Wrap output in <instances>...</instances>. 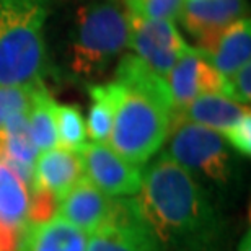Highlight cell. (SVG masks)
<instances>
[{
    "mask_svg": "<svg viewBox=\"0 0 251 251\" xmlns=\"http://www.w3.org/2000/svg\"><path fill=\"white\" fill-rule=\"evenodd\" d=\"M135 201L163 251L217 248L222 233L217 210L198 179L165 152L142 170Z\"/></svg>",
    "mask_w": 251,
    "mask_h": 251,
    "instance_id": "obj_1",
    "label": "cell"
},
{
    "mask_svg": "<svg viewBox=\"0 0 251 251\" xmlns=\"http://www.w3.org/2000/svg\"><path fill=\"white\" fill-rule=\"evenodd\" d=\"M114 82L124 93L106 144L134 165L147 163L168 139L173 101L167 80L153 72L135 54L119 61Z\"/></svg>",
    "mask_w": 251,
    "mask_h": 251,
    "instance_id": "obj_2",
    "label": "cell"
},
{
    "mask_svg": "<svg viewBox=\"0 0 251 251\" xmlns=\"http://www.w3.org/2000/svg\"><path fill=\"white\" fill-rule=\"evenodd\" d=\"M51 0H0V85L31 87L48 72Z\"/></svg>",
    "mask_w": 251,
    "mask_h": 251,
    "instance_id": "obj_3",
    "label": "cell"
},
{
    "mask_svg": "<svg viewBox=\"0 0 251 251\" xmlns=\"http://www.w3.org/2000/svg\"><path fill=\"white\" fill-rule=\"evenodd\" d=\"M129 13L116 0H90L75 12L67 59L72 72L95 77L129 48Z\"/></svg>",
    "mask_w": 251,
    "mask_h": 251,
    "instance_id": "obj_4",
    "label": "cell"
},
{
    "mask_svg": "<svg viewBox=\"0 0 251 251\" xmlns=\"http://www.w3.org/2000/svg\"><path fill=\"white\" fill-rule=\"evenodd\" d=\"M168 137V152L165 153L189 175L222 186L232 181V153L222 134L175 116Z\"/></svg>",
    "mask_w": 251,
    "mask_h": 251,
    "instance_id": "obj_5",
    "label": "cell"
},
{
    "mask_svg": "<svg viewBox=\"0 0 251 251\" xmlns=\"http://www.w3.org/2000/svg\"><path fill=\"white\" fill-rule=\"evenodd\" d=\"M87 251H163L135 198H113L108 222L87 240Z\"/></svg>",
    "mask_w": 251,
    "mask_h": 251,
    "instance_id": "obj_6",
    "label": "cell"
},
{
    "mask_svg": "<svg viewBox=\"0 0 251 251\" xmlns=\"http://www.w3.org/2000/svg\"><path fill=\"white\" fill-rule=\"evenodd\" d=\"M129 48L140 61L162 77H167L189 48L175 22L149 20L129 13Z\"/></svg>",
    "mask_w": 251,
    "mask_h": 251,
    "instance_id": "obj_7",
    "label": "cell"
},
{
    "mask_svg": "<svg viewBox=\"0 0 251 251\" xmlns=\"http://www.w3.org/2000/svg\"><path fill=\"white\" fill-rule=\"evenodd\" d=\"M83 175L109 198L135 196L142 183V170L123 158L106 142H88L78 152Z\"/></svg>",
    "mask_w": 251,
    "mask_h": 251,
    "instance_id": "obj_8",
    "label": "cell"
},
{
    "mask_svg": "<svg viewBox=\"0 0 251 251\" xmlns=\"http://www.w3.org/2000/svg\"><path fill=\"white\" fill-rule=\"evenodd\" d=\"M245 0H184L179 22L194 36L204 56L212 52L220 34L245 17Z\"/></svg>",
    "mask_w": 251,
    "mask_h": 251,
    "instance_id": "obj_9",
    "label": "cell"
},
{
    "mask_svg": "<svg viewBox=\"0 0 251 251\" xmlns=\"http://www.w3.org/2000/svg\"><path fill=\"white\" fill-rule=\"evenodd\" d=\"M167 85L172 95L175 113L181 111L198 97L222 92L224 77L212 67L198 48L189 46L167 74Z\"/></svg>",
    "mask_w": 251,
    "mask_h": 251,
    "instance_id": "obj_10",
    "label": "cell"
},
{
    "mask_svg": "<svg viewBox=\"0 0 251 251\" xmlns=\"http://www.w3.org/2000/svg\"><path fill=\"white\" fill-rule=\"evenodd\" d=\"M111 207L113 198L101 193L83 175L57 202L56 214L80 228L85 235H92L108 222Z\"/></svg>",
    "mask_w": 251,
    "mask_h": 251,
    "instance_id": "obj_11",
    "label": "cell"
},
{
    "mask_svg": "<svg viewBox=\"0 0 251 251\" xmlns=\"http://www.w3.org/2000/svg\"><path fill=\"white\" fill-rule=\"evenodd\" d=\"M82 176L83 168L78 152L56 147L41 152L34 163L36 186L46 189L57 202Z\"/></svg>",
    "mask_w": 251,
    "mask_h": 251,
    "instance_id": "obj_12",
    "label": "cell"
},
{
    "mask_svg": "<svg viewBox=\"0 0 251 251\" xmlns=\"http://www.w3.org/2000/svg\"><path fill=\"white\" fill-rule=\"evenodd\" d=\"M18 251H87V235L56 214L46 222L25 225Z\"/></svg>",
    "mask_w": 251,
    "mask_h": 251,
    "instance_id": "obj_13",
    "label": "cell"
},
{
    "mask_svg": "<svg viewBox=\"0 0 251 251\" xmlns=\"http://www.w3.org/2000/svg\"><path fill=\"white\" fill-rule=\"evenodd\" d=\"M248 114H251L248 104L232 101L222 93H207L193 100L186 108L175 113L173 118H183L186 121L205 126L215 132L224 134L228 127H232Z\"/></svg>",
    "mask_w": 251,
    "mask_h": 251,
    "instance_id": "obj_14",
    "label": "cell"
},
{
    "mask_svg": "<svg viewBox=\"0 0 251 251\" xmlns=\"http://www.w3.org/2000/svg\"><path fill=\"white\" fill-rule=\"evenodd\" d=\"M207 61L222 75H232L250 64L251 59V22L248 17L238 18L220 34L212 52L207 54Z\"/></svg>",
    "mask_w": 251,
    "mask_h": 251,
    "instance_id": "obj_15",
    "label": "cell"
},
{
    "mask_svg": "<svg viewBox=\"0 0 251 251\" xmlns=\"http://www.w3.org/2000/svg\"><path fill=\"white\" fill-rule=\"evenodd\" d=\"M90 111L87 121L88 137L93 142H106L111 132L114 116H116L118 106L121 103L124 88L118 82L109 83H95L88 87Z\"/></svg>",
    "mask_w": 251,
    "mask_h": 251,
    "instance_id": "obj_16",
    "label": "cell"
},
{
    "mask_svg": "<svg viewBox=\"0 0 251 251\" xmlns=\"http://www.w3.org/2000/svg\"><path fill=\"white\" fill-rule=\"evenodd\" d=\"M56 101L49 95L44 83H34L31 87V100L28 108V123L33 142L39 153L57 147L56 118H54Z\"/></svg>",
    "mask_w": 251,
    "mask_h": 251,
    "instance_id": "obj_17",
    "label": "cell"
},
{
    "mask_svg": "<svg viewBox=\"0 0 251 251\" xmlns=\"http://www.w3.org/2000/svg\"><path fill=\"white\" fill-rule=\"evenodd\" d=\"M0 145L5 157L34 167L39 150L29 132L28 111L17 113L5 121L0 129Z\"/></svg>",
    "mask_w": 251,
    "mask_h": 251,
    "instance_id": "obj_18",
    "label": "cell"
},
{
    "mask_svg": "<svg viewBox=\"0 0 251 251\" xmlns=\"http://www.w3.org/2000/svg\"><path fill=\"white\" fill-rule=\"evenodd\" d=\"M54 118H56L57 147L70 152H80L88 144L87 123L80 109L74 104H61L56 101Z\"/></svg>",
    "mask_w": 251,
    "mask_h": 251,
    "instance_id": "obj_19",
    "label": "cell"
},
{
    "mask_svg": "<svg viewBox=\"0 0 251 251\" xmlns=\"http://www.w3.org/2000/svg\"><path fill=\"white\" fill-rule=\"evenodd\" d=\"M184 0H126V10L149 20L176 22Z\"/></svg>",
    "mask_w": 251,
    "mask_h": 251,
    "instance_id": "obj_20",
    "label": "cell"
},
{
    "mask_svg": "<svg viewBox=\"0 0 251 251\" xmlns=\"http://www.w3.org/2000/svg\"><path fill=\"white\" fill-rule=\"evenodd\" d=\"M31 87L0 85V129L13 114L28 111L29 100H31Z\"/></svg>",
    "mask_w": 251,
    "mask_h": 251,
    "instance_id": "obj_21",
    "label": "cell"
},
{
    "mask_svg": "<svg viewBox=\"0 0 251 251\" xmlns=\"http://www.w3.org/2000/svg\"><path fill=\"white\" fill-rule=\"evenodd\" d=\"M224 97L240 104H250L251 101V64L243 65L232 75L224 77L222 92Z\"/></svg>",
    "mask_w": 251,
    "mask_h": 251,
    "instance_id": "obj_22",
    "label": "cell"
},
{
    "mask_svg": "<svg viewBox=\"0 0 251 251\" xmlns=\"http://www.w3.org/2000/svg\"><path fill=\"white\" fill-rule=\"evenodd\" d=\"M57 201L49 194L46 189L36 188L29 194V207H28V224L46 222L56 214Z\"/></svg>",
    "mask_w": 251,
    "mask_h": 251,
    "instance_id": "obj_23",
    "label": "cell"
},
{
    "mask_svg": "<svg viewBox=\"0 0 251 251\" xmlns=\"http://www.w3.org/2000/svg\"><path fill=\"white\" fill-rule=\"evenodd\" d=\"M224 139L227 140L228 145L237 150L243 157H250L251 155V114L240 119L237 124L228 127L222 134Z\"/></svg>",
    "mask_w": 251,
    "mask_h": 251,
    "instance_id": "obj_24",
    "label": "cell"
},
{
    "mask_svg": "<svg viewBox=\"0 0 251 251\" xmlns=\"http://www.w3.org/2000/svg\"><path fill=\"white\" fill-rule=\"evenodd\" d=\"M22 232L23 230L15 228L0 220V251H18Z\"/></svg>",
    "mask_w": 251,
    "mask_h": 251,
    "instance_id": "obj_25",
    "label": "cell"
},
{
    "mask_svg": "<svg viewBox=\"0 0 251 251\" xmlns=\"http://www.w3.org/2000/svg\"><path fill=\"white\" fill-rule=\"evenodd\" d=\"M237 251H251V233H250V230L243 235V238L240 240V245H238Z\"/></svg>",
    "mask_w": 251,
    "mask_h": 251,
    "instance_id": "obj_26",
    "label": "cell"
}]
</instances>
